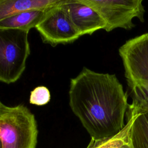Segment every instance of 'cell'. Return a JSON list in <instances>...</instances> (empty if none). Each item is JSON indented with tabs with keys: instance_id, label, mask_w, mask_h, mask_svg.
Returning <instances> with one entry per match:
<instances>
[{
	"instance_id": "ba28073f",
	"label": "cell",
	"mask_w": 148,
	"mask_h": 148,
	"mask_svg": "<svg viewBox=\"0 0 148 148\" xmlns=\"http://www.w3.org/2000/svg\"><path fill=\"white\" fill-rule=\"evenodd\" d=\"M62 0H0V20L31 10H46L58 5Z\"/></svg>"
},
{
	"instance_id": "7c38bea8",
	"label": "cell",
	"mask_w": 148,
	"mask_h": 148,
	"mask_svg": "<svg viewBox=\"0 0 148 148\" xmlns=\"http://www.w3.org/2000/svg\"><path fill=\"white\" fill-rule=\"evenodd\" d=\"M131 90L132 102L127 111L135 113L148 111V85H137Z\"/></svg>"
},
{
	"instance_id": "52a82bcc",
	"label": "cell",
	"mask_w": 148,
	"mask_h": 148,
	"mask_svg": "<svg viewBox=\"0 0 148 148\" xmlns=\"http://www.w3.org/2000/svg\"><path fill=\"white\" fill-rule=\"evenodd\" d=\"M61 6L80 36L105 29L106 23L100 15L79 0H64Z\"/></svg>"
},
{
	"instance_id": "4fadbf2b",
	"label": "cell",
	"mask_w": 148,
	"mask_h": 148,
	"mask_svg": "<svg viewBox=\"0 0 148 148\" xmlns=\"http://www.w3.org/2000/svg\"><path fill=\"white\" fill-rule=\"evenodd\" d=\"M51 99L49 89L43 86H38L31 91L29 103L37 106H42L48 103Z\"/></svg>"
},
{
	"instance_id": "6da1fadb",
	"label": "cell",
	"mask_w": 148,
	"mask_h": 148,
	"mask_svg": "<svg viewBox=\"0 0 148 148\" xmlns=\"http://www.w3.org/2000/svg\"><path fill=\"white\" fill-rule=\"evenodd\" d=\"M69 104L94 139L114 136L125 124L127 95L114 74L84 67L70 81Z\"/></svg>"
},
{
	"instance_id": "8992f818",
	"label": "cell",
	"mask_w": 148,
	"mask_h": 148,
	"mask_svg": "<svg viewBox=\"0 0 148 148\" xmlns=\"http://www.w3.org/2000/svg\"><path fill=\"white\" fill-rule=\"evenodd\" d=\"M63 1L58 5L47 9L35 27L43 42L53 47L60 44L72 43L80 37L61 6Z\"/></svg>"
},
{
	"instance_id": "5b68a950",
	"label": "cell",
	"mask_w": 148,
	"mask_h": 148,
	"mask_svg": "<svg viewBox=\"0 0 148 148\" xmlns=\"http://www.w3.org/2000/svg\"><path fill=\"white\" fill-rule=\"evenodd\" d=\"M119 53L129 87L148 85V33L128 40Z\"/></svg>"
},
{
	"instance_id": "5bb4252c",
	"label": "cell",
	"mask_w": 148,
	"mask_h": 148,
	"mask_svg": "<svg viewBox=\"0 0 148 148\" xmlns=\"http://www.w3.org/2000/svg\"><path fill=\"white\" fill-rule=\"evenodd\" d=\"M121 148H132V147L130 143V141H128V142L125 143L124 145H123Z\"/></svg>"
},
{
	"instance_id": "3957f363",
	"label": "cell",
	"mask_w": 148,
	"mask_h": 148,
	"mask_svg": "<svg viewBox=\"0 0 148 148\" xmlns=\"http://www.w3.org/2000/svg\"><path fill=\"white\" fill-rule=\"evenodd\" d=\"M28 31L0 29V81L11 84L24 72L30 54Z\"/></svg>"
},
{
	"instance_id": "8fae6325",
	"label": "cell",
	"mask_w": 148,
	"mask_h": 148,
	"mask_svg": "<svg viewBox=\"0 0 148 148\" xmlns=\"http://www.w3.org/2000/svg\"><path fill=\"white\" fill-rule=\"evenodd\" d=\"M127 123L124 128L116 135L99 139H91L86 148H121L129 141V135L134 115L126 113Z\"/></svg>"
},
{
	"instance_id": "7a4b0ae2",
	"label": "cell",
	"mask_w": 148,
	"mask_h": 148,
	"mask_svg": "<svg viewBox=\"0 0 148 148\" xmlns=\"http://www.w3.org/2000/svg\"><path fill=\"white\" fill-rule=\"evenodd\" d=\"M38 135L35 116L27 106L0 102L1 148H35Z\"/></svg>"
},
{
	"instance_id": "277c9868",
	"label": "cell",
	"mask_w": 148,
	"mask_h": 148,
	"mask_svg": "<svg viewBox=\"0 0 148 148\" xmlns=\"http://www.w3.org/2000/svg\"><path fill=\"white\" fill-rule=\"evenodd\" d=\"M94 10L106 23L105 30L110 32L117 28L130 30L135 27L132 20L144 21L145 12L142 0H79Z\"/></svg>"
},
{
	"instance_id": "30bf717a",
	"label": "cell",
	"mask_w": 148,
	"mask_h": 148,
	"mask_svg": "<svg viewBox=\"0 0 148 148\" xmlns=\"http://www.w3.org/2000/svg\"><path fill=\"white\" fill-rule=\"evenodd\" d=\"M134 115L129 141L132 148H148V111L135 113L127 111Z\"/></svg>"
},
{
	"instance_id": "9c48e42d",
	"label": "cell",
	"mask_w": 148,
	"mask_h": 148,
	"mask_svg": "<svg viewBox=\"0 0 148 148\" xmlns=\"http://www.w3.org/2000/svg\"><path fill=\"white\" fill-rule=\"evenodd\" d=\"M46 10L28 11L5 18L0 20V29H17L29 32L32 28H35Z\"/></svg>"
}]
</instances>
